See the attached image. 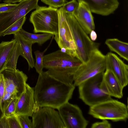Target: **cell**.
<instances>
[{
  "instance_id": "obj_1",
  "label": "cell",
  "mask_w": 128,
  "mask_h": 128,
  "mask_svg": "<svg viewBox=\"0 0 128 128\" xmlns=\"http://www.w3.org/2000/svg\"><path fill=\"white\" fill-rule=\"evenodd\" d=\"M75 87L66 85L43 71L39 74L34 88L36 106L58 109L71 99Z\"/></svg>"
},
{
  "instance_id": "obj_2",
  "label": "cell",
  "mask_w": 128,
  "mask_h": 128,
  "mask_svg": "<svg viewBox=\"0 0 128 128\" xmlns=\"http://www.w3.org/2000/svg\"><path fill=\"white\" fill-rule=\"evenodd\" d=\"M83 63L75 56L58 50L46 55L44 68L50 76L70 86L74 85L75 74Z\"/></svg>"
},
{
  "instance_id": "obj_3",
  "label": "cell",
  "mask_w": 128,
  "mask_h": 128,
  "mask_svg": "<svg viewBox=\"0 0 128 128\" xmlns=\"http://www.w3.org/2000/svg\"><path fill=\"white\" fill-rule=\"evenodd\" d=\"M65 14L76 48V56L83 63H85L88 59L92 52L98 49L99 44L90 39L73 14Z\"/></svg>"
},
{
  "instance_id": "obj_4",
  "label": "cell",
  "mask_w": 128,
  "mask_h": 128,
  "mask_svg": "<svg viewBox=\"0 0 128 128\" xmlns=\"http://www.w3.org/2000/svg\"><path fill=\"white\" fill-rule=\"evenodd\" d=\"M58 9L51 6H39L32 12L30 21L34 33H48L54 36L58 32Z\"/></svg>"
},
{
  "instance_id": "obj_5",
  "label": "cell",
  "mask_w": 128,
  "mask_h": 128,
  "mask_svg": "<svg viewBox=\"0 0 128 128\" xmlns=\"http://www.w3.org/2000/svg\"><path fill=\"white\" fill-rule=\"evenodd\" d=\"M88 114L102 120L126 122L128 118V107L124 103L112 98L90 106Z\"/></svg>"
},
{
  "instance_id": "obj_6",
  "label": "cell",
  "mask_w": 128,
  "mask_h": 128,
  "mask_svg": "<svg viewBox=\"0 0 128 128\" xmlns=\"http://www.w3.org/2000/svg\"><path fill=\"white\" fill-rule=\"evenodd\" d=\"M104 72L85 80L78 86L79 98L90 107L112 99L100 87Z\"/></svg>"
},
{
  "instance_id": "obj_7",
  "label": "cell",
  "mask_w": 128,
  "mask_h": 128,
  "mask_svg": "<svg viewBox=\"0 0 128 128\" xmlns=\"http://www.w3.org/2000/svg\"><path fill=\"white\" fill-rule=\"evenodd\" d=\"M106 56L99 50L96 49L91 53L88 60L82 63L78 68L74 76V85L78 86L85 80L106 70Z\"/></svg>"
},
{
  "instance_id": "obj_8",
  "label": "cell",
  "mask_w": 128,
  "mask_h": 128,
  "mask_svg": "<svg viewBox=\"0 0 128 128\" xmlns=\"http://www.w3.org/2000/svg\"><path fill=\"white\" fill-rule=\"evenodd\" d=\"M39 0H23L13 9L0 13V36L16 21L39 6Z\"/></svg>"
},
{
  "instance_id": "obj_9",
  "label": "cell",
  "mask_w": 128,
  "mask_h": 128,
  "mask_svg": "<svg viewBox=\"0 0 128 128\" xmlns=\"http://www.w3.org/2000/svg\"><path fill=\"white\" fill-rule=\"evenodd\" d=\"M58 32L54 35V38L62 51L76 57V47L65 13L62 7L58 9Z\"/></svg>"
},
{
  "instance_id": "obj_10",
  "label": "cell",
  "mask_w": 128,
  "mask_h": 128,
  "mask_svg": "<svg viewBox=\"0 0 128 128\" xmlns=\"http://www.w3.org/2000/svg\"><path fill=\"white\" fill-rule=\"evenodd\" d=\"M32 117L33 128H65L58 111L51 107H38Z\"/></svg>"
},
{
  "instance_id": "obj_11",
  "label": "cell",
  "mask_w": 128,
  "mask_h": 128,
  "mask_svg": "<svg viewBox=\"0 0 128 128\" xmlns=\"http://www.w3.org/2000/svg\"><path fill=\"white\" fill-rule=\"evenodd\" d=\"M57 109L65 128H86L88 125V121L77 105L68 102Z\"/></svg>"
},
{
  "instance_id": "obj_12",
  "label": "cell",
  "mask_w": 128,
  "mask_h": 128,
  "mask_svg": "<svg viewBox=\"0 0 128 128\" xmlns=\"http://www.w3.org/2000/svg\"><path fill=\"white\" fill-rule=\"evenodd\" d=\"M1 73L4 77L5 91L15 95L18 98L26 90L27 76L18 69H6Z\"/></svg>"
},
{
  "instance_id": "obj_13",
  "label": "cell",
  "mask_w": 128,
  "mask_h": 128,
  "mask_svg": "<svg viewBox=\"0 0 128 128\" xmlns=\"http://www.w3.org/2000/svg\"><path fill=\"white\" fill-rule=\"evenodd\" d=\"M106 56V69L112 72L124 88L128 83V66L114 54L108 53Z\"/></svg>"
},
{
  "instance_id": "obj_14",
  "label": "cell",
  "mask_w": 128,
  "mask_h": 128,
  "mask_svg": "<svg viewBox=\"0 0 128 128\" xmlns=\"http://www.w3.org/2000/svg\"><path fill=\"white\" fill-rule=\"evenodd\" d=\"M34 88L26 83V89L18 98L15 115H26L32 117L38 108L34 98Z\"/></svg>"
},
{
  "instance_id": "obj_15",
  "label": "cell",
  "mask_w": 128,
  "mask_h": 128,
  "mask_svg": "<svg viewBox=\"0 0 128 128\" xmlns=\"http://www.w3.org/2000/svg\"><path fill=\"white\" fill-rule=\"evenodd\" d=\"M78 2V6L73 14L84 31L89 34L95 28L94 18L88 5L82 1Z\"/></svg>"
},
{
  "instance_id": "obj_16",
  "label": "cell",
  "mask_w": 128,
  "mask_h": 128,
  "mask_svg": "<svg viewBox=\"0 0 128 128\" xmlns=\"http://www.w3.org/2000/svg\"><path fill=\"white\" fill-rule=\"evenodd\" d=\"M100 87L106 93L119 99L123 96L124 88L110 70L106 69L103 73Z\"/></svg>"
},
{
  "instance_id": "obj_17",
  "label": "cell",
  "mask_w": 128,
  "mask_h": 128,
  "mask_svg": "<svg viewBox=\"0 0 128 128\" xmlns=\"http://www.w3.org/2000/svg\"><path fill=\"white\" fill-rule=\"evenodd\" d=\"M82 1L89 6L92 13L104 16L110 15L118 8V0H76Z\"/></svg>"
},
{
  "instance_id": "obj_18",
  "label": "cell",
  "mask_w": 128,
  "mask_h": 128,
  "mask_svg": "<svg viewBox=\"0 0 128 128\" xmlns=\"http://www.w3.org/2000/svg\"><path fill=\"white\" fill-rule=\"evenodd\" d=\"M14 39L20 45L22 50V56L27 61L28 70L34 67V61L32 54L33 44L25 38L19 32L14 34Z\"/></svg>"
},
{
  "instance_id": "obj_19",
  "label": "cell",
  "mask_w": 128,
  "mask_h": 128,
  "mask_svg": "<svg viewBox=\"0 0 128 128\" xmlns=\"http://www.w3.org/2000/svg\"><path fill=\"white\" fill-rule=\"evenodd\" d=\"M105 44L111 51L116 52L120 57L128 61V43L116 38H110L106 40Z\"/></svg>"
},
{
  "instance_id": "obj_20",
  "label": "cell",
  "mask_w": 128,
  "mask_h": 128,
  "mask_svg": "<svg viewBox=\"0 0 128 128\" xmlns=\"http://www.w3.org/2000/svg\"><path fill=\"white\" fill-rule=\"evenodd\" d=\"M14 39L10 41H2L0 43V74L5 69L6 62L15 45Z\"/></svg>"
},
{
  "instance_id": "obj_21",
  "label": "cell",
  "mask_w": 128,
  "mask_h": 128,
  "mask_svg": "<svg viewBox=\"0 0 128 128\" xmlns=\"http://www.w3.org/2000/svg\"><path fill=\"white\" fill-rule=\"evenodd\" d=\"M19 32L26 39L32 42L33 44L37 43L41 45L50 40L54 35L48 33L36 34L28 32L22 28Z\"/></svg>"
},
{
  "instance_id": "obj_22",
  "label": "cell",
  "mask_w": 128,
  "mask_h": 128,
  "mask_svg": "<svg viewBox=\"0 0 128 128\" xmlns=\"http://www.w3.org/2000/svg\"><path fill=\"white\" fill-rule=\"evenodd\" d=\"M22 52L19 44L16 42L14 48L6 62L5 68L11 70L16 69V64L18 58L22 56Z\"/></svg>"
},
{
  "instance_id": "obj_23",
  "label": "cell",
  "mask_w": 128,
  "mask_h": 128,
  "mask_svg": "<svg viewBox=\"0 0 128 128\" xmlns=\"http://www.w3.org/2000/svg\"><path fill=\"white\" fill-rule=\"evenodd\" d=\"M26 20V16H24L13 24L3 33L2 36L11 34H14L18 32L22 27Z\"/></svg>"
},
{
  "instance_id": "obj_24",
  "label": "cell",
  "mask_w": 128,
  "mask_h": 128,
  "mask_svg": "<svg viewBox=\"0 0 128 128\" xmlns=\"http://www.w3.org/2000/svg\"><path fill=\"white\" fill-rule=\"evenodd\" d=\"M48 47L43 52H40L37 50L34 52L35 56L36 61L34 64V67L36 72L38 74L42 73L43 72L44 66L43 65V58L44 53L47 50Z\"/></svg>"
},
{
  "instance_id": "obj_25",
  "label": "cell",
  "mask_w": 128,
  "mask_h": 128,
  "mask_svg": "<svg viewBox=\"0 0 128 128\" xmlns=\"http://www.w3.org/2000/svg\"><path fill=\"white\" fill-rule=\"evenodd\" d=\"M16 98H17L15 95L8 93L5 91L4 96L0 102L1 108L4 113L10 102Z\"/></svg>"
},
{
  "instance_id": "obj_26",
  "label": "cell",
  "mask_w": 128,
  "mask_h": 128,
  "mask_svg": "<svg viewBox=\"0 0 128 128\" xmlns=\"http://www.w3.org/2000/svg\"><path fill=\"white\" fill-rule=\"evenodd\" d=\"M78 2L76 0H72L66 2L62 7L65 13L73 14L77 8Z\"/></svg>"
},
{
  "instance_id": "obj_27",
  "label": "cell",
  "mask_w": 128,
  "mask_h": 128,
  "mask_svg": "<svg viewBox=\"0 0 128 128\" xmlns=\"http://www.w3.org/2000/svg\"><path fill=\"white\" fill-rule=\"evenodd\" d=\"M22 128H33L32 121L26 115L16 116Z\"/></svg>"
},
{
  "instance_id": "obj_28",
  "label": "cell",
  "mask_w": 128,
  "mask_h": 128,
  "mask_svg": "<svg viewBox=\"0 0 128 128\" xmlns=\"http://www.w3.org/2000/svg\"><path fill=\"white\" fill-rule=\"evenodd\" d=\"M18 98H15L10 104L4 113V115L7 117L15 115L16 104Z\"/></svg>"
},
{
  "instance_id": "obj_29",
  "label": "cell",
  "mask_w": 128,
  "mask_h": 128,
  "mask_svg": "<svg viewBox=\"0 0 128 128\" xmlns=\"http://www.w3.org/2000/svg\"><path fill=\"white\" fill-rule=\"evenodd\" d=\"M49 6L57 8L62 7L67 2L66 0H41Z\"/></svg>"
},
{
  "instance_id": "obj_30",
  "label": "cell",
  "mask_w": 128,
  "mask_h": 128,
  "mask_svg": "<svg viewBox=\"0 0 128 128\" xmlns=\"http://www.w3.org/2000/svg\"><path fill=\"white\" fill-rule=\"evenodd\" d=\"M7 118L10 128H22L16 116L14 115Z\"/></svg>"
},
{
  "instance_id": "obj_31",
  "label": "cell",
  "mask_w": 128,
  "mask_h": 128,
  "mask_svg": "<svg viewBox=\"0 0 128 128\" xmlns=\"http://www.w3.org/2000/svg\"><path fill=\"white\" fill-rule=\"evenodd\" d=\"M101 122H94L92 124L91 128H111L110 124L106 120H102Z\"/></svg>"
},
{
  "instance_id": "obj_32",
  "label": "cell",
  "mask_w": 128,
  "mask_h": 128,
  "mask_svg": "<svg viewBox=\"0 0 128 128\" xmlns=\"http://www.w3.org/2000/svg\"><path fill=\"white\" fill-rule=\"evenodd\" d=\"M15 3L0 4V13L5 12L14 8L17 5Z\"/></svg>"
},
{
  "instance_id": "obj_33",
  "label": "cell",
  "mask_w": 128,
  "mask_h": 128,
  "mask_svg": "<svg viewBox=\"0 0 128 128\" xmlns=\"http://www.w3.org/2000/svg\"><path fill=\"white\" fill-rule=\"evenodd\" d=\"M5 91V85L3 74H0V102L4 96Z\"/></svg>"
},
{
  "instance_id": "obj_34",
  "label": "cell",
  "mask_w": 128,
  "mask_h": 128,
  "mask_svg": "<svg viewBox=\"0 0 128 128\" xmlns=\"http://www.w3.org/2000/svg\"><path fill=\"white\" fill-rule=\"evenodd\" d=\"M0 128H10L7 118L4 115L0 120Z\"/></svg>"
},
{
  "instance_id": "obj_35",
  "label": "cell",
  "mask_w": 128,
  "mask_h": 128,
  "mask_svg": "<svg viewBox=\"0 0 128 128\" xmlns=\"http://www.w3.org/2000/svg\"><path fill=\"white\" fill-rule=\"evenodd\" d=\"M90 34V38L93 41L95 40L97 38V34L94 30L92 31L89 34Z\"/></svg>"
},
{
  "instance_id": "obj_36",
  "label": "cell",
  "mask_w": 128,
  "mask_h": 128,
  "mask_svg": "<svg viewBox=\"0 0 128 128\" xmlns=\"http://www.w3.org/2000/svg\"><path fill=\"white\" fill-rule=\"evenodd\" d=\"M23 0H4V2L6 3H15L16 2H20Z\"/></svg>"
},
{
  "instance_id": "obj_37",
  "label": "cell",
  "mask_w": 128,
  "mask_h": 128,
  "mask_svg": "<svg viewBox=\"0 0 128 128\" xmlns=\"http://www.w3.org/2000/svg\"><path fill=\"white\" fill-rule=\"evenodd\" d=\"M4 113L2 111L0 106V120L4 116Z\"/></svg>"
}]
</instances>
